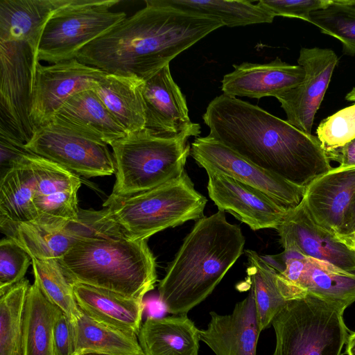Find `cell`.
I'll list each match as a JSON object with an SVG mask.
<instances>
[{
	"instance_id": "obj_24",
	"label": "cell",
	"mask_w": 355,
	"mask_h": 355,
	"mask_svg": "<svg viewBox=\"0 0 355 355\" xmlns=\"http://www.w3.org/2000/svg\"><path fill=\"white\" fill-rule=\"evenodd\" d=\"M79 309L92 319L138 335L141 327L142 300L80 283L71 284Z\"/></svg>"
},
{
	"instance_id": "obj_26",
	"label": "cell",
	"mask_w": 355,
	"mask_h": 355,
	"mask_svg": "<svg viewBox=\"0 0 355 355\" xmlns=\"http://www.w3.org/2000/svg\"><path fill=\"white\" fill-rule=\"evenodd\" d=\"M199 331L187 314L150 316L137 337L144 355H198Z\"/></svg>"
},
{
	"instance_id": "obj_5",
	"label": "cell",
	"mask_w": 355,
	"mask_h": 355,
	"mask_svg": "<svg viewBox=\"0 0 355 355\" xmlns=\"http://www.w3.org/2000/svg\"><path fill=\"white\" fill-rule=\"evenodd\" d=\"M192 136L164 138L144 128L114 141L110 146L116 180L106 200L146 191L180 176L185 172L191 152L188 139Z\"/></svg>"
},
{
	"instance_id": "obj_17",
	"label": "cell",
	"mask_w": 355,
	"mask_h": 355,
	"mask_svg": "<svg viewBox=\"0 0 355 355\" xmlns=\"http://www.w3.org/2000/svg\"><path fill=\"white\" fill-rule=\"evenodd\" d=\"M206 172L208 193L218 210L230 213L252 230H277L289 211L254 187L220 173Z\"/></svg>"
},
{
	"instance_id": "obj_11",
	"label": "cell",
	"mask_w": 355,
	"mask_h": 355,
	"mask_svg": "<svg viewBox=\"0 0 355 355\" xmlns=\"http://www.w3.org/2000/svg\"><path fill=\"white\" fill-rule=\"evenodd\" d=\"M108 146L53 118L37 128L24 147L28 152L55 162L79 176L92 178L115 173L114 157Z\"/></svg>"
},
{
	"instance_id": "obj_38",
	"label": "cell",
	"mask_w": 355,
	"mask_h": 355,
	"mask_svg": "<svg viewBox=\"0 0 355 355\" xmlns=\"http://www.w3.org/2000/svg\"><path fill=\"white\" fill-rule=\"evenodd\" d=\"M331 0H260L275 17L297 18L307 22L312 12L327 6Z\"/></svg>"
},
{
	"instance_id": "obj_3",
	"label": "cell",
	"mask_w": 355,
	"mask_h": 355,
	"mask_svg": "<svg viewBox=\"0 0 355 355\" xmlns=\"http://www.w3.org/2000/svg\"><path fill=\"white\" fill-rule=\"evenodd\" d=\"M245 237L224 211L197 220L158 285L167 312L187 314L204 301L242 254Z\"/></svg>"
},
{
	"instance_id": "obj_43",
	"label": "cell",
	"mask_w": 355,
	"mask_h": 355,
	"mask_svg": "<svg viewBox=\"0 0 355 355\" xmlns=\"http://www.w3.org/2000/svg\"><path fill=\"white\" fill-rule=\"evenodd\" d=\"M349 98L354 99V101H355V90L354 92V94H349Z\"/></svg>"
},
{
	"instance_id": "obj_27",
	"label": "cell",
	"mask_w": 355,
	"mask_h": 355,
	"mask_svg": "<svg viewBox=\"0 0 355 355\" xmlns=\"http://www.w3.org/2000/svg\"><path fill=\"white\" fill-rule=\"evenodd\" d=\"M53 118L109 146L127 134L92 89L74 94Z\"/></svg>"
},
{
	"instance_id": "obj_42",
	"label": "cell",
	"mask_w": 355,
	"mask_h": 355,
	"mask_svg": "<svg viewBox=\"0 0 355 355\" xmlns=\"http://www.w3.org/2000/svg\"><path fill=\"white\" fill-rule=\"evenodd\" d=\"M345 344V354L355 355V331L349 334Z\"/></svg>"
},
{
	"instance_id": "obj_22",
	"label": "cell",
	"mask_w": 355,
	"mask_h": 355,
	"mask_svg": "<svg viewBox=\"0 0 355 355\" xmlns=\"http://www.w3.org/2000/svg\"><path fill=\"white\" fill-rule=\"evenodd\" d=\"M233 67L221 81L223 94L232 98L275 96L298 85L305 78L302 66L289 64L279 58L266 64L243 62Z\"/></svg>"
},
{
	"instance_id": "obj_44",
	"label": "cell",
	"mask_w": 355,
	"mask_h": 355,
	"mask_svg": "<svg viewBox=\"0 0 355 355\" xmlns=\"http://www.w3.org/2000/svg\"><path fill=\"white\" fill-rule=\"evenodd\" d=\"M350 4L355 6V0H349Z\"/></svg>"
},
{
	"instance_id": "obj_39",
	"label": "cell",
	"mask_w": 355,
	"mask_h": 355,
	"mask_svg": "<svg viewBox=\"0 0 355 355\" xmlns=\"http://www.w3.org/2000/svg\"><path fill=\"white\" fill-rule=\"evenodd\" d=\"M54 355H75V322L60 309L53 328Z\"/></svg>"
},
{
	"instance_id": "obj_31",
	"label": "cell",
	"mask_w": 355,
	"mask_h": 355,
	"mask_svg": "<svg viewBox=\"0 0 355 355\" xmlns=\"http://www.w3.org/2000/svg\"><path fill=\"white\" fill-rule=\"evenodd\" d=\"M248 266L245 283L252 291L261 332L268 328L277 315L291 301L282 291L276 271L257 252L245 251Z\"/></svg>"
},
{
	"instance_id": "obj_33",
	"label": "cell",
	"mask_w": 355,
	"mask_h": 355,
	"mask_svg": "<svg viewBox=\"0 0 355 355\" xmlns=\"http://www.w3.org/2000/svg\"><path fill=\"white\" fill-rule=\"evenodd\" d=\"M29 282L24 279L0 295V355H19Z\"/></svg>"
},
{
	"instance_id": "obj_25",
	"label": "cell",
	"mask_w": 355,
	"mask_h": 355,
	"mask_svg": "<svg viewBox=\"0 0 355 355\" xmlns=\"http://www.w3.org/2000/svg\"><path fill=\"white\" fill-rule=\"evenodd\" d=\"M30 154L13 160L1 175V227L39 218L33 202L36 178Z\"/></svg>"
},
{
	"instance_id": "obj_8",
	"label": "cell",
	"mask_w": 355,
	"mask_h": 355,
	"mask_svg": "<svg viewBox=\"0 0 355 355\" xmlns=\"http://www.w3.org/2000/svg\"><path fill=\"white\" fill-rule=\"evenodd\" d=\"M119 0H74L53 15L42 32L37 62L51 64L74 58L85 46L126 17L124 12L110 9Z\"/></svg>"
},
{
	"instance_id": "obj_28",
	"label": "cell",
	"mask_w": 355,
	"mask_h": 355,
	"mask_svg": "<svg viewBox=\"0 0 355 355\" xmlns=\"http://www.w3.org/2000/svg\"><path fill=\"white\" fill-rule=\"evenodd\" d=\"M142 83L134 77L107 73L92 89L127 133L145 128Z\"/></svg>"
},
{
	"instance_id": "obj_10",
	"label": "cell",
	"mask_w": 355,
	"mask_h": 355,
	"mask_svg": "<svg viewBox=\"0 0 355 355\" xmlns=\"http://www.w3.org/2000/svg\"><path fill=\"white\" fill-rule=\"evenodd\" d=\"M37 63L26 42L0 40V129L24 144L36 130L31 107Z\"/></svg>"
},
{
	"instance_id": "obj_32",
	"label": "cell",
	"mask_w": 355,
	"mask_h": 355,
	"mask_svg": "<svg viewBox=\"0 0 355 355\" xmlns=\"http://www.w3.org/2000/svg\"><path fill=\"white\" fill-rule=\"evenodd\" d=\"M173 8L217 19L228 27L272 22L275 16L258 1L162 0Z\"/></svg>"
},
{
	"instance_id": "obj_40",
	"label": "cell",
	"mask_w": 355,
	"mask_h": 355,
	"mask_svg": "<svg viewBox=\"0 0 355 355\" xmlns=\"http://www.w3.org/2000/svg\"><path fill=\"white\" fill-rule=\"evenodd\" d=\"M335 238L351 248H355V195Z\"/></svg>"
},
{
	"instance_id": "obj_9",
	"label": "cell",
	"mask_w": 355,
	"mask_h": 355,
	"mask_svg": "<svg viewBox=\"0 0 355 355\" xmlns=\"http://www.w3.org/2000/svg\"><path fill=\"white\" fill-rule=\"evenodd\" d=\"M277 272V281L290 300L309 294L345 309L355 302V275L291 249L261 256Z\"/></svg>"
},
{
	"instance_id": "obj_34",
	"label": "cell",
	"mask_w": 355,
	"mask_h": 355,
	"mask_svg": "<svg viewBox=\"0 0 355 355\" xmlns=\"http://www.w3.org/2000/svg\"><path fill=\"white\" fill-rule=\"evenodd\" d=\"M35 280L44 296L65 313L73 322L80 313L73 286L58 259L32 258Z\"/></svg>"
},
{
	"instance_id": "obj_14",
	"label": "cell",
	"mask_w": 355,
	"mask_h": 355,
	"mask_svg": "<svg viewBox=\"0 0 355 355\" xmlns=\"http://www.w3.org/2000/svg\"><path fill=\"white\" fill-rule=\"evenodd\" d=\"M338 58L329 49L302 48L298 64L305 78L298 85L277 94L275 97L286 114V121L308 134L320 106Z\"/></svg>"
},
{
	"instance_id": "obj_46",
	"label": "cell",
	"mask_w": 355,
	"mask_h": 355,
	"mask_svg": "<svg viewBox=\"0 0 355 355\" xmlns=\"http://www.w3.org/2000/svg\"><path fill=\"white\" fill-rule=\"evenodd\" d=\"M354 249L355 250V248Z\"/></svg>"
},
{
	"instance_id": "obj_1",
	"label": "cell",
	"mask_w": 355,
	"mask_h": 355,
	"mask_svg": "<svg viewBox=\"0 0 355 355\" xmlns=\"http://www.w3.org/2000/svg\"><path fill=\"white\" fill-rule=\"evenodd\" d=\"M202 119L209 137L298 187L306 189L332 168L317 137L248 102L221 94Z\"/></svg>"
},
{
	"instance_id": "obj_41",
	"label": "cell",
	"mask_w": 355,
	"mask_h": 355,
	"mask_svg": "<svg viewBox=\"0 0 355 355\" xmlns=\"http://www.w3.org/2000/svg\"><path fill=\"white\" fill-rule=\"evenodd\" d=\"M329 160L338 162L340 166H355V139L335 151L327 154Z\"/></svg>"
},
{
	"instance_id": "obj_35",
	"label": "cell",
	"mask_w": 355,
	"mask_h": 355,
	"mask_svg": "<svg viewBox=\"0 0 355 355\" xmlns=\"http://www.w3.org/2000/svg\"><path fill=\"white\" fill-rule=\"evenodd\" d=\"M309 22L340 41L346 54L355 55V6L349 0H331L325 8L312 12Z\"/></svg>"
},
{
	"instance_id": "obj_36",
	"label": "cell",
	"mask_w": 355,
	"mask_h": 355,
	"mask_svg": "<svg viewBox=\"0 0 355 355\" xmlns=\"http://www.w3.org/2000/svg\"><path fill=\"white\" fill-rule=\"evenodd\" d=\"M316 133L327 154L353 141L355 139V103L323 119Z\"/></svg>"
},
{
	"instance_id": "obj_19",
	"label": "cell",
	"mask_w": 355,
	"mask_h": 355,
	"mask_svg": "<svg viewBox=\"0 0 355 355\" xmlns=\"http://www.w3.org/2000/svg\"><path fill=\"white\" fill-rule=\"evenodd\" d=\"M35 173L33 202L40 219L71 222L78 219L79 175L47 159L31 153Z\"/></svg>"
},
{
	"instance_id": "obj_20",
	"label": "cell",
	"mask_w": 355,
	"mask_h": 355,
	"mask_svg": "<svg viewBox=\"0 0 355 355\" xmlns=\"http://www.w3.org/2000/svg\"><path fill=\"white\" fill-rule=\"evenodd\" d=\"M210 316L207 328L200 330L199 336L216 355H256L261 331L250 289L232 313L211 311Z\"/></svg>"
},
{
	"instance_id": "obj_23",
	"label": "cell",
	"mask_w": 355,
	"mask_h": 355,
	"mask_svg": "<svg viewBox=\"0 0 355 355\" xmlns=\"http://www.w3.org/2000/svg\"><path fill=\"white\" fill-rule=\"evenodd\" d=\"M74 0H1L0 40L26 42L36 59L40 38L50 18Z\"/></svg>"
},
{
	"instance_id": "obj_2",
	"label": "cell",
	"mask_w": 355,
	"mask_h": 355,
	"mask_svg": "<svg viewBox=\"0 0 355 355\" xmlns=\"http://www.w3.org/2000/svg\"><path fill=\"white\" fill-rule=\"evenodd\" d=\"M146 6L82 48L75 58L107 74L147 80L221 21L177 9L162 0Z\"/></svg>"
},
{
	"instance_id": "obj_7",
	"label": "cell",
	"mask_w": 355,
	"mask_h": 355,
	"mask_svg": "<svg viewBox=\"0 0 355 355\" xmlns=\"http://www.w3.org/2000/svg\"><path fill=\"white\" fill-rule=\"evenodd\" d=\"M345 310L309 294L289 301L272 322V355H341L349 336Z\"/></svg>"
},
{
	"instance_id": "obj_30",
	"label": "cell",
	"mask_w": 355,
	"mask_h": 355,
	"mask_svg": "<svg viewBox=\"0 0 355 355\" xmlns=\"http://www.w3.org/2000/svg\"><path fill=\"white\" fill-rule=\"evenodd\" d=\"M75 329V355H144L137 335L96 321L81 311Z\"/></svg>"
},
{
	"instance_id": "obj_18",
	"label": "cell",
	"mask_w": 355,
	"mask_h": 355,
	"mask_svg": "<svg viewBox=\"0 0 355 355\" xmlns=\"http://www.w3.org/2000/svg\"><path fill=\"white\" fill-rule=\"evenodd\" d=\"M277 231L284 249L295 250L355 275V250L316 225L303 201L287 213Z\"/></svg>"
},
{
	"instance_id": "obj_13",
	"label": "cell",
	"mask_w": 355,
	"mask_h": 355,
	"mask_svg": "<svg viewBox=\"0 0 355 355\" xmlns=\"http://www.w3.org/2000/svg\"><path fill=\"white\" fill-rule=\"evenodd\" d=\"M106 74L76 58L49 65L38 62L31 107L36 130L49 123L71 96L93 89Z\"/></svg>"
},
{
	"instance_id": "obj_6",
	"label": "cell",
	"mask_w": 355,
	"mask_h": 355,
	"mask_svg": "<svg viewBox=\"0 0 355 355\" xmlns=\"http://www.w3.org/2000/svg\"><path fill=\"white\" fill-rule=\"evenodd\" d=\"M207 198L197 191L187 173L146 191L105 200L107 218L134 240H147L169 227L204 216Z\"/></svg>"
},
{
	"instance_id": "obj_16",
	"label": "cell",
	"mask_w": 355,
	"mask_h": 355,
	"mask_svg": "<svg viewBox=\"0 0 355 355\" xmlns=\"http://www.w3.org/2000/svg\"><path fill=\"white\" fill-rule=\"evenodd\" d=\"M141 90L145 128L150 132L164 138L199 135L200 126L190 120L185 97L171 76L169 64L143 81Z\"/></svg>"
},
{
	"instance_id": "obj_21",
	"label": "cell",
	"mask_w": 355,
	"mask_h": 355,
	"mask_svg": "<svg viewBox=\"0 0 355 355\" xmlns=\"http://www.w3.org/2000/svg\"><path fill=\"white\" fill-rule=\"evenodd\" d=\"M354 195L355 166H338L315 179L302 201L315 223L335 237Z\"/></svg>"
},
{
	"instance_id": "obj_37",
	"label": "cell",
	"mask_w": 355,
	"mask_h": 355,
	"mask_svg": "<svg viewBox=\"0 0 355 355\" xmlns=\"http://www.w3.org/2000/svg\"><path fill=\"white\" fill-rule=\"evenodd\" d=\"M32 258L17 242L9 237L0 241V295L24 278Z\"/></svg>"
},
{
	"instance_id": "obj_12",
	"label": "cell",
	"mask_w": 355,
	"mask_h": 355,
	"mask_svg": "<svg viewBox=\"0 0 355 355\" xmlns=\"http://www.w3.org/2000/svg\"><path fill=\"white\" fill-rule=\"evenodd\" d=\"M190 154L206 171L220 173L254 187L288 211L297 207L305 195V188L256 166L209 136L196 137Z\"/></svg>"
},
{
	"instance_id": "obj_45",
	"label": "cell",
	"mask_w": 355,
	"mask_h": 355,
	"mask_svg": "<svg viewBox=\"0 0 355 355\" xmlns=\"http://www.w3.org/2000/svg\"><path fill=\"white\" fill-rule=\"evenodd\" d=\"M86 355H96V354H86Z\"/></svg>"
},
{
	"instance_id": "obj_15",
	"label": "cell",
	"mask_w": 355,
	"mask_h": 355,
	"mask_svg": "<svg viewBox=\"0 0 355 355\" xmlns=\"http://www.w3.org/2000/svg\"><path fill=\"white\" fill-rule=\"evenodd\" d=\"M103 220L102 211H79L77 220L59 222L37 218L1 227V230L38 259H60L76 243L94 233Z\"/></svg>"
},
{
	"instance_id": "obj_29",
	"label": "cell",
	"mask_w": 355,
	"mask_h": 355,
	"mask_svg": "<svg viewBox=\"0 0 355 355\" xmlns=\"http://www.w3.org/2000/svg\"><path fill=\"white\" fill-rule=\"evenodd\" d=\"M59 309L35 280L26 296L19 355H54L53 328Z\"/></svg>"
},
{
	"instance_id": "obj_4",
	"label": "cell",
	"mask_w": 355,
	"mask_h": 355,
	"mask_svg": "<svg viewBox=\"0 0 355 355\" xmlns=\"http://www.w3.org/2000/svg\"><path fill=\"white\" fill-rule=\"evenodd\" d=\"M146 241L128 237L105 215L94 233L78 239L58 260L71 284L143 301L157 282L155 259Z\"/></svg>"
}]
</instances>
